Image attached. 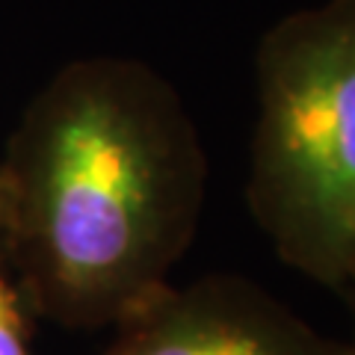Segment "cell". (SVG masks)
<instances>
[{"instance_id": "cell-4", "label": "cell", "mask_w": 355, "mask_h": 355, "mask_svg": "<svg viewBox=\"0 0 355 355\" xmlns=\"http://www.w3.org/2000/svg\"><path fill=\"white\" fill-rule=\"evenodd\" d=\"M27 302L18 284L6 275V261L0 254V355H33L27 335Z\"/></svg>"}, {"instance_id": "cell-3", "label": "cell", "mask_w": 355, "mask_h": 355, "mask_svg": "<svg viewBox=\"0 0 355 355\" xmlns=\"http://www.w3.org/2000/svg\"><path fill=\"white\" fill-rule=\"evenodd\" d=\"M116 329L104 355H343L279 299L237 275L169 284Z\"/></svg>"}, {"instance_id": "cell-5", "label": "cell", "mask_w": 355, "mask_h": 355, "mask_svg": "<svg viewBox=\"0 0 355 355\" xmlns=\"http://www.w3.org/2000/svg\"><path fill=\"white\" fill-rule=\"evenodd\" d=\"M347 291H349V302H352V338L343 343L340 352H343V355H355V282L347 287Z\"/></svg>"}, {"instance_id": "cell-2", "label": "cell", "mask_w": 355, "mask_h": 355, "mask_svg": "<svg viewBox=\"0 0 355 355\" xmlns=\"http://www.w3.org/2000/svg\"><path fill=\"white\" fill-rule=\"evenodd\" d=\"M258 119L246 205L311 282H355V0L279 18L254 51Z\"/></svg>"}, {"instance_id": "cell-1", "label": "cell", "mask_w": 355, "mask_h": 355, "mask_svg": "<svg viewBox=\"0 0 355 355\" xmlns=\"http://www.w3.org/2000/svg\"><path fill=\"white\" fill-rule=\"evenodd\" d=\"M205 193V146L178 89L130 57L74 60L6 142L0 254L30 311L119 326L169 287Z\"/></svg>"}]
</instances>
